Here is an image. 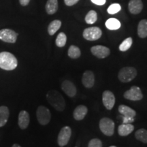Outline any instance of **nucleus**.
I'll return each instance as SVG.
<instances>
[{
  "label": "nucleus",
  "instance_id": "obj_1",
  "mask_svg": "<svg viewBox=\"0 0 147 147\" xmlns=\"http://www.w3.org/2000/svg\"><path fill=\"white\" fill-rule=\"evenodd\" d=\"M48 102L58 111H63L65 108V102L61 94L55 90H51L47 93Z\"/></svg>",
  "mask_w": 147,
  "mask_h": 147
},
{
  "label": "nucleus",
  "instance_id": "obj_2",
  "mask_svg": "<svg viewBox=\"0 0 147 147\" xmlns=\"http://www.w3.org/2000/svg\"><path fill=\"white\" fill-rule=\"evenodd\" d=\"M18 61L13 54L9 52L0 53V68L7 71L16 69Z\"/></svg>",
  "mask_w": 147,
  "mask_h": 147
},
{
  "label": "nucleus",
  "instance_id": "obj_3",
  "mask_svg": "<svg viewBox=\"0 0 147 147\" xmlns=\"http://www.w3.org/2000/svg\"><path fill=\"white\" fill-rule=\"evenodd\" d=\"M137 70L133 67H124L121 68L118 74L119 80L121 82H129L133 80L137 76Z\"/></svg>",
  "mask_w": 147,
  "mask_h": 147
},
{
  "label": "nucleus",
  "instance_id": "obj_4",
  "mask_svg": "<svg viewBox=\"0 0 147 147\" xmlns=\"http://www.w3.org/2000/svg\"><path fill=\"white\" fill-rule=\"evenodd\" d=\"M101 131L107 136H112L115 132V122L108 117L102 118L99 123Z\"/></svg>",
  "mask_w": 147,
  "mask_h": 147
},
{
  "label": "nucleus",
  "instance_id": "obj_5",
  "mask_svg": "<svg viewBox=\"0 0 147 147\" xmlns=\"http://www.w3.org/2000/svg\"><path fill=\"white\" fill-rule=\"evenodd\" d=\"M36 117L38 121L42 125H46L50 122L51 114L50 110L44 106H40L36 111Z\"/></svg>",
  "mask_w": 147,
  "mask_h": 147
},
{
  "label": "nucleus",
  "instance_id": "obj_6",
  "mask_svg": "<svg viewBox=\"0 0 147 147\" xmlns=\"http://www.w3.org/2000/svg\"><path fill=\"white\" fill-rule=\"evenodd\" d=\"M102 30L97 27H91L85 29L82 33L84 38L89 41H95L100 39L102 36Z\"/></svg>",
  "mask_w": 147,
  "mask_h": 147
},
{
  "label": "nucleus",
  "instance_id": "obj_7",
  "mask_svg": "<svg viewBox=\"0 0 147 147\" xmlns=\"http://www.w3.org/2000/svg\"><path fill=\"white\" fill-rule=\"evenodd\" d=\"M71 136V129L69 126L63 127L58 135L57 142L60 146L63 147L67 144Z\"/></svg>",
  "mask_w": 147,
  "mask_h": 147
},
{
  "label": "nucleus",
  "instance_id": "obj_8",
  "mask_svg": "<svg viewBox=\"0 0 147 147\" xmlns=\"http://www.w3.org/2000/svg\"><path fill=\"white\" fill-rule=\"evenodd\" d=\"M123 96L127 100L132 101H139L143 98L142 91L136 86H133L125 92Z\"/></svg>",
  "mask_w": 147,
  "mask_h": 147
},
{
  "label": "nucleus",
  "instance_id": "obj_9",
  "mask_svg": "<svg viewBox=\"0 0 147 147\" xmlns=\"http://www.w3.org/2000/svg\"><path fill=\"white\" fill-rule=\"evenodd\" d=\"M18 34L10 29L0 30V40L7 43H15L17 40Z\"/></svg>",
  "mask_w": 147,
  "mask_h": 147
},
{
  "label": "nucleus",
  "instance_id": "obj_10",
  "mask_svg": "<svg viewBox=\"0 0 147 147\" xmlns=\"http://www.w3.org/2000/svg\"><path fill=\"white\" fill-rule=\"evenodd\" d=\"M102 102L107 110H112L115 104V96L110 91H104L102 94Z\"/></svg>",
  "mask_w": 147,
  "mask_h": 147
},
{
  "label": "nucleus",
  "instance_id": "obj_11",
  "mask_svg": "<svg viewBox=\"0 0 147 147\" xmlns=\"http://www.w3.org/2000/svg\"><path fill=\"white\" fill-rule=\"evenodd\" d=\"M91 51L94 56L99 59H104L110 55V51L108 47L102 45H97L91 47Z\"/></svg>",
  "mask_w": 147,
  "mask_h": 147
},
{
  "label": "nucleus",
  "instance_id": "obj_12",
  "mask_svg": "<svg viewBox=\"0 0 147 147\" xmlns=\"http://www.w3.org/2000/svg\"><path fill=\"white\" fill-rule=\"evenodd\" d=\"M61 89L67 96L70 97H74L76 94V88L74 83H72V82H71L70 80H64L62 82Z\"/></svg>",
  "mask_w": 147,
  "mask_h": 147
},
{
  "label": "nucleus",
  "instance_id": "obj_13",
  "mask_svg": "<svg viewBox=\"0 0 147 147\" xmlns=\"http://www.w3.org/2000/svg\"><path fill=\"white\" fill-rule=\"evenodd\" d=\"M82 82L84 87L88 89L93 87L95 83V76L93 71L90 70L84 71L82 75Z\"/></svg>",
  "mask_w": 147,
  "mask_h": 147
},
{
  "label": "nucleus",
  "instance_id": "obj_14",
  "mask_svg": "<svg viewBox=\"0 0 147 147\" xmlns=\"http://www.w3.org/2000/svg\"><path fill=\"white\" fill-rule=\"evenodd\" d=\"M128 8L132 14H138L143 9L142 0H130L128 3Z\"/></svg>",
  "mask_w": 147,
  "mask_h": 147
},
{
  "label": "nucleus",
  "instance_id": "obj_15",
  "mask_svg": "<svg viewBox=\"0 0 147 147\" xmlns=\"http://www.w3.org/2000/svg\"><path fill=\"white\" fill-rule=\"evenodd\" d=\"M29 115L25 110H21L18 115V125L22 129H25L29 124Z\"/></svg>",
  "mask_w": 147,
  "mask_h": 147
},
{
  "label": "nucleus",
  "instance_id": "obj_16",
  "mask_svg": "<svg viewBox=\"0 0 147 147\" xmlns=\"http://www.w3.org/2000/svg\"><path fill=\"white\" fill-rule=\"evenodd\" d=\"M88 113V108L84 105L78 106L74 110V118L76 121H81L83 119Z\"/></svg>",
  "mask_w": 147,
  "mask_h": 147
},
{
  "label": "nucleus",
  "instance_id": "obj_17",
  "mask_svg": "<svg viewBox=\"0 0 147 147\" xmlns=\"http://www.w3.org/2000/svg\"><path fill=\"white\" fill-rule=\"evenodd\" d=\"M119 112L123 117L128 118H134L136 115V113L134 109L125 105H120L119 106Z\"/></svg>",
  "mask_w": 147,
  "mask_h": 147
},
{
  "label": "nucleus",
  "instance_id": "obj_18",
  "mask_svg": "<svg viewBox=\"0 0 147 147\" xmlns=\"http://www.w3.org/2000/svg\"><path fill=\"white\" fill-rule=\"evenodd\" d=\"M134 129V126L130 123L122 124L118 127V133L121 136H127Z\"/></svg>",
  "mask_w": 147,
  "mask_h": 147
},
{
  "label": "nucleus",
  "instance_id": "obj_19",
  "mask_svg": "<svg viewBox=\"0 0 147 147\" xmlns=\"http://www.w3.org/2000/svg\"><path fill=\"white\" fill-rule=\"evenodd\" d=\"M9 109L6 106H0V127L6 124L9 118Z\"/></svg>",
  "mask_w": 147,
  "mask_h": 147
},
{
  "label": "nucleus",
  "instance_id": "obj_20",
  "mask_svg": "<svg viewBox=\"0 0 147 147\" xmlns=\"http://www.w3.org/2000/svg\"><path fill=\"white\" fill-rule=\"evenodd\" d=\"M138 35L140 38L147 37V19H143L140 21L138 25Z\"/></svg>",
  "mask_w": 147,
  "mask_h": 147
},
{
  "label": "nucleus",
  "instance_id": "obj_21",
  "mask_svg": "<svg viewBox=\"0 0 147 147\" xmlns=\"http://www.w3.org/2000/svg\"><path fill=\"white\" fill-rule=\"evenodd\" d=\"M45 8L49 14H55L58 10V0H48Z\"/></svg>",
  "mask_w": 147,
  "mask_h": 147
},
{
  "label": "nucleus",
  "instance_id": "obj_22",
  "mask_svg": "<svg viewBox=\"0 0 147 147\" xmlns=\"http://www.w3.org/2000/svg\"><path fill=\"white\" fill-rule=\"evenodd\" d=\"M61 26V21L59 20H55L49 24L48 27V32L50 36H53L59 29Z\"/></svg>",
  "mask_w": 147,
  "mask_h": 147
},
{
  "label": "nucleus",
  "instance_id": "obj_23",
  "mask_svg": "<svg viewBox=\"0 0 147 147\" xmlns=\"http://www.w3.org/2000/svg\"><path fill=\"white\" fill-rule=\"evenodd\" d=\"M106 26L110 30H116L120 28L121 23L119 20L116 18H110L106 22Z\"/></svg>",
  "mask_w": 147,
  "mask_h": 147
},
{
  "label": "nucleus",
  "instance_id": "obj_24",
  "mask_svg": "<svg viewBox=\"0 0 147 147\" xmlns=\"http://www.w3.org/2000/svg\"><path fill=\"white\" fill-rule=\"evenodd\" d=\"M135 137L138 140L144 144H147V130L145 129H140L135 133Z\"/></svg>",
  "mask_w": 147,
  "mask_h": 147
},
{
  "label": "nucleus",
  "instance_id": "obj_25",
  "mask_svg": "<svg viewBox=\"0 0 147 147\" xmlns=\"http://www.w3.org/2000/svg\"><path fill=\"white\" fill-rule=\"evenodd\" d=\"M68 56L71 59H78L81 55V52H80V49L77 47L76 46L71 45L69 47L68 49Z\"/></svg>",
  "mask_w": 147,
  "mask_h": 147
},
{
  "label": "nucleus",
  "instance_id": "obj_26",
  "mask_svg": "<svg viewBox=\"0 0 147 147\" xmlns=\"http://www.w3.org/2000/svg\"><path fill=\"white\" fill-rule=\"evenodd\" d=\"M97 14L94 10H90L85 16V21L87 24H93L97 21Z\"/></svg>",
  "mask_w": 147,
  "mask_h": 147
},
{
  "label": "nucleus",
  "instance_id": "obj_27",
  "mask_svg": "<svg viewBox=\"0 0 147 147\" xmlns=\"http://www.w3.org/2000/svg\"><path fill=\"white\" fill-rule=\"evenodd\" d=\"M66 42H67V36H66V35L63 32L59 33L57 37L56 41H55L56 45L60 48L63 47L65 45Z\"/></svg>",
  "mask_w": 147,
  "mask_h": 147
},
{
  "label": "nucleus",
  "instance_id": "obj_28",
  "mask_svg": "<svg viewBox=\"0 0 147 147\" xmlns=\"http://www.w3.org/2000/svg\"><path fill=\"white\" fill-rule=\"evenodd\" d=\"M132 43H133V40H132L131 38L129 37V38H126L125 40H124L123 41L120 46H119V50L121 51H123V52L127 51L131 47Z\"/></svg>",
  "mask_w": 147,
  "mask_h": 147
},
{
  "label": "nucleus",
  "instance_id": "obj_29",
  "mask_svg": "<svg viewBox=\"0 0 147 147\" xmlns=\"http://www.w3.org/2000/svg\"><path fill=\"white\" fill-rule=\"evenodd\" d=\"M121 7L119 3H113L108 7V12L110 14H115L121 10Z\"/></svg>",
  "mask_w": 147,
  "mask_h": 147
},
{
  "label": "nucleus",
  "instance_id": "obj_30",
  "mask_svg": "<svg viewBox=\"0 0 147 147\" xmlns=\"http://www.w3.org/2000/svg\"><path fill=\"white\" fill-rule=\"evenodd\" d=\"M88 147H102V142L100 139H92L89 142Z\"/></svg>",
  "mask_w": 147,
  "mask_h": 147
},
{
  "label": "nucleus",
  "instance_id": "obj_31",
  "mask_svg": "<svg viewBox=\"0 0 147 147\" xmlns=\"http://www.w3.org/2000/svg\"><path fill=\"white\" fill-rule=\"evenodd\" d=\"M78 1L79 0H64V2L67 6H72V5L78 3Z\"/></svg>",
  "mask_w": 147,
  "mask_h": 147
},
{
  "label": "nucleus",
  "instance_id": "obj_32",
  "mask_svg": "<svg viewBox=\"0 0 147 147\" xmlns=\"http://www.w3.org/2000/svg\"><path fill=\"white\" fill-rule=\"evenodd\" d=\"M134 121V118H128V117H125L123 116V123L124 124L126 123H130Z\"/></svg>",
  "mask_w": 147,
  "mask_h": 147
},
{
  "label": "nucleus",
  "instance_id": "obj_33",
  "mask_svg": "<svg viewBox=\"0 0 147 147\" xmlns=\"http://www.w3.org/2000/svg\"><path fill=\"white\" fill-rule=\"evenodd\" d=\"M91 1L96 5H102L105 4L106 0H91Z\"/></svg>",
  "mask_w": 147,
  "mask_h": 147
},
{
  "label": "nucleus",
  "instance_id": "obj_34",
  "mask_svg": "<svg viewBox=\"0 0 147 147\" xmlns=\"http://www.w3.org/2000/svg\"><path fill=\"white\" fill-rule=\"evenodd\" d=\"M29 1H30V0H19L20 3L23 6H26V5H28Z\"/></svg>",
  "mask_w": 147,
  "mask_h": 147
},
{
  "label": "nucleus",
  "instance_id": "obj_35",
  "mask_svg": "<svg viewBox=\"0 0 147 147\" xmlns=\"http://www.w3.org/2000/svg\"><path fill=\"white\" fill-rule=\"evenodd\" d=\"M12 147H21V146H20V145H18V144H14L13 146H12Z\"/></svg>",
  "mask_w": 147,
  "mask_h": 147
},
{
  "label": "nucleus",
  "instance_id": "obj_36",
  "mask_svg": "<svg viewBox=\"0 0 147 147\" xmlns=\"http://www.w3.org/2000/svg\"><path fill=\"white\" fill-rule=\"evenodd\" d=\"M110 147H117V146H110Z\"/></svg>",
  "mask_w": 147,
  "mask_h": 147
}]
</instances>
